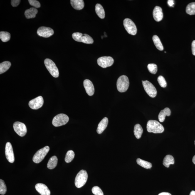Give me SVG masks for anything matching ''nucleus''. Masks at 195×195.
<instances>
[{
  "label": "nucleus",
  "mask_w": 195,
  "mask_h": 195,
  "mask_svg": "<svg viewBox=\"0 0 195 195\" xmlns=\"http://www.w3.org/2000/svg\"><path fill=\"white\" fill-rule=\"evenodd\" d=\"M58 159L56 156H54L50 158L47 165V167L48 169H54L58 163Z\"/></svg>",
  "instance_id": "25"
},
{
  "label": "nucleus",
  "mask_w": 195,
  "mask_h": 195,
  "mask_svg": "<svg viewBox=\"0 0 195 195\" xmlns=\"http://www.w3.org/2000/svg\"><path fill=\"white\" fill-rule=\"evenodd\" d=\"M38 12V10L36 8H31L29 9L26 10L25 12V15L27 18L30 19L36 17Z\"/></svg>",
  "instance_id": "21"
},
{
  "label": "nucleus",
  "mask_w": 195,
  "mask_h": 195,
  "mask_svg": "<svg viewBox=\"0 0 195 195\" xmlns=\"http://www.w3.org/2000/svg\"><path fill=\"white\" fill-rule=\"evenodd\" d=\"M193 163L195 164V155L194 156V157H193Z\"/></svg>",
  "instance_id": "42"
},
{
  "label": "nucleus",
  "mask_w": 195,
  "mask_h": 195,
  "mask_svg": "<svg viewBox=\"0 0 195 195\" xmlns=\"http://www.w3.org/2000/svg\"><path fill=\"white\" fill-rule=\"evenodd\" d=\"M153 16L156 21H162L163 17L162 8L159 6H156L153 11Z\"/></svg>",
  "instance_id": "17"
},
{
  "label": "nucleus",
  "mask_w": 195,
  "mask_h": 195,
  "mask_svg": "<svg viewBox=\"0 0 195 195\" xmlns=\"http://www.w3.org/2000/svg\"><path fill=\"white\" fill-rule=\"evenodd\" d=\"M5 155L6 158L8 162L11 163L14 162L15 157L12 146L9 142L7 143L6 144Z\"/></svg>",
  "instance_id": "14"
},
{
  "label": "nucleus",
  "mask_w": 195,
  "mask_h": 195,
  "mask_svg": "<svg viewBox=\"0 0 195 195\" xmlns=\"http://www.w3.org/2000/svg\"><path fill=\"white\" fill-rule=\"evenodd\" d=\"M190 195H195V191H193L190 193Z\"/></svg>",
  "instance_id": "41"
},
{
  "label": "nucleus",
  "mask_w": 195,
  "mask_h": 195,
  "mask_svg": "<svg viewBox=\"0 0 195 195\" xmlns=\"http://www.w3.org/2000/svg\"><path fill=\"white\" fill-rule=\"evenodd\" d=\"M50 150V147L46 146L43 148L38 150L34 155L33 161L36 163H39L42 162Z\"/></svg>",
  "instance_id": "6"
},
{
  "label": "nucleus",
  "mask_w": 195,
  "mask_h": 195,
  "mask_svg": "<svg viewBox=\"0 0 195 195\" xmlns=\"http://www.w3.org/2000/svg\"><path fill=\"white\" fill-rule=\"evenodd\" d=\"M191 50L193 55L195 56V40L193 41L191 44Z\"/></svg>",
  "instance_id": "38"
},
{
  "label": "nucleus",
  "mask_w": 195,
  "mask_h": 195,
  "mask_svg": "<svg viewBox=\"0 0 195 195\" xmlns=\"http://www.w3.org/2000/svg\"><path fill=\"white\" fill-rule=\"evenodd\" d=\"M108 119L106 117H105L100 121L97 129V131L98 133L100 134L103 132L106 128L107 125H108Z\"/></svg>",
  "instance_id": "18"
},
{
  "label": "nucleus",
  "mask_w": 195,
  "mask_h": 195,
  "mask_svg": "<svg viewBox=\"0 0 195 195\" xmlns=\"http://www.w3.org/2000/svg\"><path fill=\"white\" fill-rule=\"evenodd\" d=\"M75 153L73 151L70 150L67 152L65 158V162L69 163L72 162L75 157Z\"/></svg>",
  "instance_id": "31"
},
{
  "label": "nucleus",
  "mask_w": 195,
  "mask_h": 195,
  "mask_svg": "<svg viewBox=\"0 0 195 195\" xmlns=\"http://www.w3.org/2000/svg\"><path fill=\"white\" fill-rule=\"evenodd\" d=\"M44 63L47 70L52 76L57 78L59 76V71L54 62L49 59H46Z\"/></svg>",
  "instance_id": "4"
},
{
  "label": "nucleus",
  "mask_w": 195,
  "mask_h": 195,
  "mask_svg": "<svg viewBox=\"0 0 195 195\" xmlns=\"http://www.w3.org/2000/svg\"><path fill=\"white\" fill-rule=\"evenodd\" d=\"M11 63L10 62L5 61L0 64V74L4 73L9 69L11 66Z\"/></svg>",
  "instance_id": "27"
},
{
  "label": "nucleus",
  "mask_w": 195,
  "mask_h": 195,
  "mask_svg": "<svg viewBox=\"0 0 195 195\" xmlns=\"http://www.w3.org/2000/svg\"><path fill=\"white\" fill-rule=\"evenodd\" d=\"M114 63L113 58L110 56L101 57L97 60L98 64L103 68H106L112 66Z\"/></svg>",
  "instance_id": "10"
},
{
  "label": "nucleus",
  "mask_w": 195,
  "mask_h": 195,
  "mask_svg": "<svg viewBox=\"0 0 195 195\" xmlns=\"http://www.w3.org/2000/svg\"><path fill=\"white\" fill-rule=\"evenodd\" d=\"M158 81L159 84L163 88H165L167 87V82L164 77L162 76H160L158 78Z\"/></svg>",
  "instance_id": "34"
},
{
  "label": "nucleus",
  "mask_w": 195,
  "mask_h": 195,
  "mask_svg": "<svg viewBox=\"0 0 195 195\" xmlns=\"http://www.w3.org/2000/svg\"><path fill=\"white\" fill-rule=\"evenodd\" d=\"M70 4L73 8L78 10H82L84 7V3L82 0H71Z\"/></svg>",
  "instance_id": "19"
},
{
  "label": "nucleus",
  "mask_w": 195,
  "mask_h": 195,
  "mask_svg": "<svg viewBox=\"0 0 195 195\" xmlns=\"http://www.w3.org/2000/svg\"><path fill=\"white\" fill-rule=\"evenodd\" d=\"M13 129L17 134L21 137L26 135L27 128L26 125L19 122H15L13 125Z\"/></svg>",
  "instance_id": "11"
},
{
  "label": "nucleus",
  "mask_w": 195,
  "mask_h": 195,
  "mask_svg": "<svg viewBox=\"0 0 195 195\" xmlns=\"http://www.w3.org/2000/svg\"><path fill=\"white\" fill-rule=\"evenodd\" d=\"M37 33L40 37L48 38L53 36L54 34V31L51 28L42 26L38 29Z\"/></svg>",
  "instance_id": "12"
},
{
  "label": "nucleus",
  "mask_w": 195,
  "mask_h": 195,
  "mask_svg": "<svg viewBox=\"0 0 195 195\" xmlns=\"http://www.w3.org/2000/svg\"><path fill=\"white\" fill-rule=\"evenodd\" d=\"M88 174L86 171L81 170L77 174L75 179V185L77 188H81L87 183Z\"/></svg>",
  "instance_id": "2"
},
{
  "label": "nucleus",
  "mask_w": 195,
  "mask_h": 195,
  "mask_svg": "<svg viewBox=\"0 0 195 195\" xmlns=\"http://www.w3.org/2000/svg\"><path fill=\"white\" fill-rule=\"evenodd\" d=\"M11 38V34L8 32L1 31L0 32V38L3 42L9 41Z\"/></svg>",
  "instance_id": "30"
},
{
  "label": "nucleus",
  "mask_w": 195,
  "mask_h": 195,
  "mask_svg": "<svg viewBox=\"0 0 195 195\" xmlns=\"http://www.w3.org/2000/svg\"></svg>",
  "instance_id": "43"
},
{
  "label": "nucleus",
  "mask_w": 195,
  "mask_h": 195,
  "mask_svg": "<svg viewBox=\"0 0 195 195\" xmlns=\"http://www.w3.org/2000/svg\"><path fill=\"white\" fill-rule=\"evenodd\" d=\"M29 2L31 6L34 7L35 8H40L41 7V4H40L39 1L36 0H29Z\"/></svg>",
  "instance_id": "36"
},
{
  "label": "nucleus",
  "mask_w": 195,
  "mask_h": 195,
  "mask_svg": "<svg viewBox=\"0 0 195 195\" xmlns=\"http://www.w3.org/2000/svg\"><path fill=\"white\" fill-rule=\"evenodd\" d=\"M84 86L87 95L92 96L95 93V89L93 84L90 80L86 79L84 81Z\"/></svg>",
  "instance_id": "15"
},
{
  "label": "nucleus",
  "mask_w": 195,
  "mask_h": 195,
  "mask_svg": "<svg viewBox=\"0 0 195 195\" xmlns=\"http://www.w3.org/2000/svg\"><path fill=\"white\" fill-rule=\"evenodd\" d=\"M174 160L172 156L168 155L164 158L163 161V164L164 166L169 168L170 165L174 164Z\"/></svg>",
  "instance_id": "23"
},
{
  "label": "nucleus",
  "mask_w": 195,
  "mask_h": 195,
  "mask_svg": "<svg viewBox=\"0 0 195 195\" xmlns=\"http://www.w3.org/2000/svg\"><path fill=\"white\" fill-rule=\"evenodd\" d=\"M167 3L169 6L171 7H173L174 5V1L173 0H169L168 1Z\"/></svg>",
  "instance_id": "39"
},
{
  "label": "nucleus",
  "mask_w": 195,
  "mask_h": 195,
  "mask_svg": "<svg viewBox=\"0 0 195 195\" xmlns=\"http://www.w3.org/2000/svg\"><path fill=\"white\" fill-rule=\"evenodd\" d=\"M69 118L65 114H61L55 116L52 121V124L55 127H60L66 124L68 122Z\"/></svg>",
  "instance_id": "7"
},
{
  "label": "nucleus",
  "mask_w": 195,
  "mask_h": 195,
  "mask_svg": "<svg viewBox=\"0 0 195 195\" xmlns=\"http://www.w3.org/2000/svg\"><path fill=\"white\" fill-rule=\"evenodd\" d=\"M148 132L154 133H161L164 132V128L162 124L156 120H150L147 124Z\"/></svg>",
  "instance_id": "1"
},
{
  "label": "nucleus",
  "mask_w": 195,
  "mask_h": 195,
  "mask_svg": "<svg viewBox=\"0 0 195 195\" xmlns=\"http://www.w3.org/2000/svg\"><path fill=\"white\" fill-rule=\"evenodd\" d=\"M92 192L95 195H104L102 190L98 186H94L92 189Z\"/></svg>",
  "instance_id": "35"
},
{
  "label": "nucleus",
  "mask_w": 195,
  "mask_h": 195,
  "mask_svg": "<svg viewBox=\"0 0 195 195\" xmlns=\"http://www.w3.org/2000/svg\"><path fill=\"white\" fill-rule=\"evenodd\" d=\"M123 24L126 31L129 34L134 36L137 34V27L132 20L128 18H125L124 20Z\"/></svg>",
  "instance_id": "9"
},
{
  "label": "nucleus",
  "mask_w": 195,
  "mask_h": 195,
  "mask_svg": "<svg viewBox=\"0 0 195 195\" xmlns=\"http://www.w3.org/2000/svg\"><path fill=\"white\" fill-rule=\"evenodd\" d=\"M137 163L142 167L146 169H150L152 167V164L147 161L143 160L141 159L138 158L137 160Z\"/></svg>",
  "instance_id": "28"
},
{
  "label": "nucleus",
  "mask_w": 195,
  "mask_h": 195,
  "mask_svg": "<svg viewBox=\"0 0 195 195\" xmlns=\"http://www.w3.org/2000/svg\"><path fill=\"white\" fill-rule=\"evenodd\" d=\"M129 85V79L126 76H122L119 77L117 80V90L120 92H123L127 91Z\"/></svg>",
  "instance_id": "3"
},
{
  "label": "nucleus",
  "mask_w": 195,
  "mask_h": 195,
  "mask_svg": "<svg viewBox=\"0 0 195 195\" xmlns=\"http://www.w3.org/2000/svg\"><path fill=\"white\" fill-rule=\"evenodd\" d=\"M171 111L169 108H165L164 110L161 111L158 116V119L160 122H163L165 119L166 116H170Z\"/></svg>",
  "instance_id": "20"
},
{
  "label": "nucleus",
  "mask_w": 195,
  "mask_h": 195,
  "mask_svg": "<svg viewBox=\"0 0 195 195\" xmlns=\"http://www.w3.org/2000/svg\"><path fill=\"white\" fill-rule=\"evenodd\" d=\"M147 68L149 71L153 74H155L157 72L158 67L157 65L155 64H149L147 65Z\"/></svg>",
  "instance_id": "32"
},
{
  "label": "nucleus",
  "mask_w": 195,
  "mask_h": 195,
  "mask_svg": "<svg viewBox=\"0 0 195 195\" xmlns=\"http://www.w3.org/2000/svg\"><path fill=\"white\" fill-rule=\"evenodd\" d=\"M158 195H172L170 193L167 192H162L160 193Z\"/></svg>",
  "instance_id": "40"
},
{
  "label": "nucleus",
  "mask_w": 195,
  "mask_h": 195,
  "mask_svg": "<svg viewBox=\"0 0 195 195\" xmlns=\"http://www.w3.org/2000/svg\"><path fill=\"white\" fill-rule=\"evenodd\" d=\"M72 38L75 41L78 42H82L86 44H92L94 43L93 39L89 35L83 34L81 33H74L72 35Z\"/></svg>",
  "instance_id": "5"
},
{
  "label": "nucleus",
  "mask_w": 195,
  "mask_h": 195,
  "mask_svg": "<svg viewBox=\"0 0 195 195\" xmlns=\"http://www.w3.org/2000/svg\"><path fill=\"white\" fill-rule=\"evenodd\" d=\"M142 85L144 90L150 97H155L157 95V90L152 84L148 81H142Z\"/></svg>",
  "instance_id": "8"
},
{
  "label": "nucleus",
  "mask_w": 195,
  "mask_h": 195,
  "mask_svg": "<svg viewBox=\"0 0 195 195\" xmlns=\"http://www.w3.org/2000/svg\"><path fill=\"white\" fill-rule=\"evenodd\" d=\"M143 130L140 124H137L134 126V133L137 139H139L142 136Z\"/></svg>",
  "instance_id": "24"
},
{
  "label": "nucleus",
  "mask_w": 195,
  "mask_h": 195,
  "mask_svg": "<svg viewBox=\"0 0 195 195\" xmlns=\"http://www.w3.org/2000/svg\"><path fill=\"white\" fill-rule=\"evenodd\" d=\"M21 1L20 0H12L11 1V4L12 6L13 7H16L19 4Z\"/></svg>",
  "instance_id": "37"
},
{
  "label": "nucleus",
  "mask_w": 195,
  "mask_h": 195,
  "mask_svg": "<svg viewBox=\"0 0 195 195\" xmlns=\"http://www.w3.org/2000/svg\"><path fill=\"white\" fill-rule=\"evenodd\" d=\"M7 192V187L4 181L3 180H0V194L4 195Z\"/></svg>",
  "instance_id": "33"
},
{
  "label": "nucleus",
  "mask_w": 195,
  "mask_h": 195,
  "mask_svg": "<svg viewBox=\"0 0 195 195\" xmlns=\"http://www.w3.org/2000/svg\"><path fill=\"white\" fill-rule=\"evenodd\" d=\"M36 191L41 195H50L51 192L46 185L38 183L35 186Z\"/></svg>",
  "instance_id": "16"
},
{
  "label": "nucleus",
  "mask_w": 195,
  "mask_h": 195,
  "mask_svg": "<svg viewBox=\"0 0 195 195\" xmlns=\"http://www.w3.org/2000/svg\"><path fill=\"white\" fill-rule=\"evenodd\" d=\"M186 11L189 15H195V2L189 3L186 7Z\"/></svg>",
  "instance_id": "29"
},
{
  "label": "nucleus",
  "mask_w": 195,
  "mask_h": 195,
  "mask_svg": "<svg viewBox=\"0 0 195 195\" xmlns=\"http://www.w3.org/2000/svg\"><path fill=\"white\" fill-rule=\"evenodd\" d=\"M95 10L97 15L101 19H103L105 18V11L101 5L97 4L96 5Z\"/></svg>",
  "instance_id": "22"
},
{
  "label": "nucleus",
  "mask_w": 195,
  "mask_h": 195,
  "mask_svg": "<svg viewBox=\"0 0 195 195\" xmlns=\"http://www.w3.org/2000/svg\"><path fill=\"white\" fill-rule=\"evenodd\" d=\"M43 97L40 96L30 100L29 106L30 108L33 110H38L43 106Z\"/></svg>",
  "instance_id": "13"
},
{
  "label": "nucleus",
  "mask_w": 195,
  "mask_h": 195,
  "mask_svg": "<svg viewBox=\"0 0 195 195\" xmlns=\"http://www.w3.org/2000/svg\"><path fill=\"white\" fill-rule=\"evenodd\" d=\"M152 40L158 50L160 51H163V50L164 47L158 37L157 35H154L152 37Z\"/></svg>",
  "instance_id": "26"
}]
</instances>
